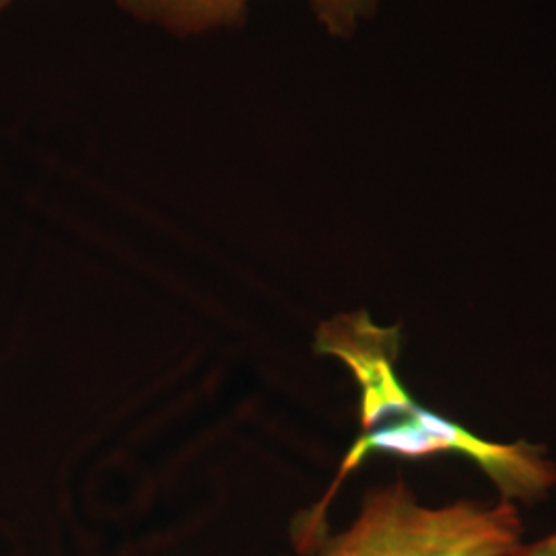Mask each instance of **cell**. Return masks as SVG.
Instances as JSON below:
<instances>
[{"label": "cell", "instance_id": "cell-1", "mask_svg": "<svg viewBox=\"0 0 556 556\" xmlns=\"http://www.w3.org/2000/svg\"><path fill=\"white\" fill-rule=\"evenodd\" d=\"M316 353L334 357L353 374L361 392V435L342 459L334 482L291 528L298 555L309 556L328 536V507L342 482L378 454L422 459L459 456L472 462L495 486L497 498L536 505L556 486V462L528 439L489 441L420 406L397 378L400 328L379 326L365 309L340 314L319 326Z\"/></svg>", "mask_w": 556, "mask_h": 556}, {"label": "cell", "instance_id": "cell-2", "mask_svg": "<svg viewBox=\"0 0 556 556\" xmlns=\"http://www.w3.org/2000/svg\"><path fill=\"white\" fill-rule=\"evenodd\" d=\"M521 544L523 521L514 503L425 505L396 478L367 491L353 523L328 534L309 556H516Z\"/></svg>", "mask_w": 556, "mask_h": 556}, {"label": "cell", "instance_id": "cell-3", "mask_svg": "<svg viewBox=\"0 0 556 556\" xmlns=\"http://www.w3.org/2000/svg\"><path fill=\"white\" fill-rule=\"evenodd\" d=\"M122 11L157 23L172 34L192 36L217 27H236L245 20L248 0H116ZM376 0H312L319 20L332 34H346Z\"/></svg>", "mask_w": 556, "mask_h": 556}, {"label": "cell", "instance_id": "cell-4", "mask_svg": "<svg viewBox=\"0 0 556 556\" xmlns=\"http://www.w3.org/2000/svg\"><path fill=\"white\" fill-rule=\"evenodd\" d=\"M516 556H556V528L534 542H523Z\"/></svg>", "mask_w": 556, "mask_h": 556}, {"label": "cell", "instance_id": "cell-5", "mask_svg": "<svg viewBox=\"0 0 556 556\" xmlns=\"http://www.w3.org/2000/svg\"><path fill=\"white\" fill-rule=\"evenodd\" d=\"M11 2H13V0H0V13H2Z\"/></svg>", "mask_w": 556, "mask_h": 556}]
</instances>
